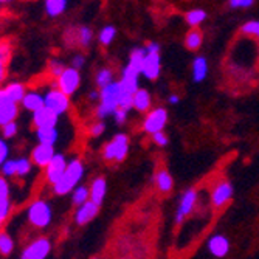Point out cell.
Masks as SVG:
<instances>
[{
  "mask_svg": "<svg viewBox=\"0 0 259 259\" xmlns=\"http://www.w3.org/2000/svg\"><path fill=\"white\" fill-rule=\"evenodd\" d=\"M33 161L28 158H17V166H16V176L17 177H27L31 172Z\"/></svg>",
  "mask_w": 259,
  "mask_h": 259,
  "instance_id": "cell-32",
  "label": "cell"
},
{
  "mask_svg": "<svg viewBox=\"0 0 259 259\" xmlns=\"http://www.w3.org/2000/svg\"><path fill=\"white\" fill-rule=\"evenodd\" d=\"M185 45H186L190 50H197L199 47L202 45V33H200L199 30H193L190 34L186 36Z\"/></svg>",
  "mask_w": 259,
  "mask_h": 259,
  "instance_id": "cell-31",
  "label": "cell"
},
{
  "mask_svg": "<svg viewBox=\"0 0 259 259\" xmlns=\"http://www.w3.org/2000/svg\"><path fill=\"white\" fill-rule=\"evenodd\" d=\"M169 103H171V104H177V103H179V97H177V95H171V97H169Z\"/></svg>",
  "mask_w": 259,
  "mask_h": 259,
  "instance_id": "cell-52",
  "label": "cell"
},
{
  "mask_svg": "<svg viewBox=\"0 0 259 259\" xmlns=\"http://www.w3.org/2000/svg\"><path fill=\"white\" fill-rule=\"evenodd\" d=\"M44 104L47 107H50L52 110H55L56 113L62 115L70 107V97L67 95V93H64L62 90H59L56 87V89L49 90L44 95Z\"/></svg>",
  "mask_w": 259,
  "mask_h": 259,
  "instance_id": "cell-6",
  "label": "cell"
},
{
  "mask_svg": "<svg viewBox=\"0 0 259 259\" xmlns=\"http://www.w3.org/2000/svg\"><path fill=\"white\" fill-rule=\"evenodd\" d=\"M17 131H19V126H17L16 120L14 121H10V123H7V124L2 126V134H4L5 138H13L17 134Z\"/></svg>",
  "mask_w": 259,
  "mask_h": 259,
  "instance_id": "cell-40",
  "label": "cell"
},
{
  "mask_svg": "<svg viewBox=\"0 0 259 259\" xmlns=\"http://www.w3.org/2000/svg\"><path fill=\"white\" fill-rule=\"evenodd\" d=\"M89 98L92 100V101H100V90H95V92H92L90 95H89Z\"/></svg>",
  "mask_w": 259,
  "mask_h": 259,
  "instance_id": "cell-51",
  "label": "cell"
},
{
  "mask_svg": "<svg viewBox=\"0 0 259 259\" xmlns=\"http://www.w3.org/2000/svg\"><path fill=\"white\" fill-rule=\"evenodd\" d=\"M22 107L25 110H30V112H34L40 107H44V95L37 92H27L25 95H23L22 101H20Z\"/></svg>",
  "mask_w": 259,
  "mask_h": 259,
  "instance_id": "cell-19",
  "label": "cell"
},
{
  "mask_svg": "<svg viewBox=\"0 0 259 259\" xmlns=\"http://www.w3.org/2000/svg\"><path fill=\"white\" fill-rule=\"evenodd\" d=\"M233 196V188L230 183H221L218 188H216V191L213 194V203L216 206H222L225 202H228Z\"/></svg>",
  "mask_w": 259,
  "mask_h": 259,
  "instance_id": "cell-22",
  "label": "cell"
},
{
  "mask_svg": "<svg viewBox=\"0 0 259 259\" xmlns=\"http://www.w3.org/2000/svg\"><path fill=\"white\" fill-rule=\"evenodd\" d=\"M155 182H157V186L161 193H168L171 191L172 188V177L169 176L168 171H158L157 172V177H155Z\"/></svg>",
  "mask_w": 259,
  "mask_h": 259,
  "instance_id": "cell-26",
  "label": "cell"
},
{
  "mask_svg": "<svg viewBox=\"0 0 259 259\" xmlns=\"http://www.w3.org/2000/svg\"><path fill=\"white\" fill-rule=\"evenodd\" d=\"M97 85L100 87V89H103V87H106L107 84H110L112 81H113V72L110 68H101L100 72L97 73Z\"/></svg>",
  "mask_w": 259,
  "mask_h": 259,
  "instance_id": "cell-34",
  "label": "cell"
},
{
  "mask_svg": "<svg viewBox=\"0 0 259 259\" xmlns=\"http://www.w3.org/2000/svg\"><path fill=\"white\" fill-rule=\"evenodd\" d=\"M205 11H202V10H193V11H190L186 14V22L190 23L191 27H196V25H199L200 22H203L205 20Z\"/></svg>",
  "mask_w": 259,
  "mask_h": 259,
  "instance_id": "cell-35",
  "label": "cell"
},
{
  "mask_svg": "<svg viewBox=\"0 0 259 259\" xmlns=\"http://www.w3.org/2000/svg\"><path fill=\"white\" fill-rule=\"evenodd\" d=\"M16 166H17V160L13 158H7L2 163V174L5 177H14L16 176Z\"/></svg>",
  "mask_w": 259,
  "mask_h": 259,
  "instance_id": "cell-38",
  "label": "cell"
},
{
  "mask_svg": "<svg viewBox=\"0 0 259 259\" xmlns=\"http://www.w3.org/2000/svg\"><path fill=\"white\" fill-rule=\"evenodd\" d=\"M11 53H13L11 44L8 40H0V62L8 64L11 59Z\"/></svg>",
  "mask_w": 259,
  "mask_h": 259,
  "instance_id": "cell-36",
  "label": "cell"
},
{
  "mask_svg": "<svg viewBox=\"0 0 259 259\" xmlns=\"http://www.w3.org/2000/svg\"><path fill=\"white\" fill-rule=\"evenodd\" d=\"M28 221L34 228H45L52 222V208L45 200H34L28 206Z\"/></svg>",
  "mask_w": 259,
  "mask_h": 259,
  "instance_id": "cell-4",
  "label": "cell"
},
{
  "mask_svg": "<svg viewBox=\"0 0 259 259\" xmlns=\"http://www.w3.org/2000/svg\"><path fill=\"white\" fill-rule=\"evenodd\" d=\"M67 158L62 154H55V157L50 160V163L45 166V179L49 183L55 185L61 176L64 174L65 168H67Z\"/></svg>",
  "mask_w": 259,
  "mask_h": 259,
  "instance_id": "cell-10",
  "label": "cell"
},
{
  "mask_svg": "<svg viewBox=\"0 0 259 259\" xmlns=\"http://www.w3.org/2000/svg\"><path fill=\"white\" fill-rule=\"evenodd\" d=\"M93 39V31L89 27H79L76 30H68L65 33V40L78 44L81 47H89Z\"/></svg>",
  "mask_w": 259,
  "mask_h": 259,
  "instance_id": "cell-14",
  "label": "cell"
},
{
  "mask_svg": "<svg viewBox=\"0 0 259 259\" xmlns=\"http://www.w3.org/2000/svg\"><path fill=\"white\" fill-rule=\"evenodd\" d=\"M4 90L7 92V95H8L13 101H16V103H20L22 98H23V95L27 93L25 85L20 84V82H11V84H8Z\"/></svg>",
  "mask_w": 259,
  "mask_h": 259,
  "instance_id": "cell-25",
  "label": "cell"
},
{
  "mask_svg": "<svg viewBox=\"0 0 259 259\" xmlns=\"http://www.w3.org/2000/svg\"><path fill=\"white\" fill-rule=\"evenodd\" d=\"M129 151V141L124 134L115 135V138L104 146L103 157L106 161H123Z\"/></svg>",
  "mask_w": 259,
  "mask_h": 259,
  "instance_id": "cell-3",
  "label": "cell"
},
{
  "mask_svg": "<svg viewBox=\"0 0 259 259\" xmlns=\"http://www.w3.org/2000/svg\"><path fill=\"white\" fill-rule=\"evenodd\" d=\"M208 247H209V251L213 253L214 256L222 257V256H225L228 253L230 244H228L227 238H224V236H214L213 239L209 241Z\"/></svg>",
  "mask_w": 259,
  "mask_h": 259,
  "instance_id": "cell-23",
  "label": "cell"
},
{
  "mask_svg": "<svg viewBox=\"0 0 259 259\" xmlns=\"http://www.w3.org/2000/svg\"><path fill=\"white\" fill-rule=\"evenodd\" d=\"M90 199V191L87 186H75L73 194H72V202L73 205H81L85 200Z\"/></svg>",
  "mask_w": 259,
  "mask_h": 259,
  "instance_id": "cell-30",
  "label": "cell"
},
{
  "mask_svg": "<svg viewBox=\"0 0 259 259\" xmlns=\"http://www.w3.org/2000/svg\"><path fill=\"white\" fill-rule=\"evenodd\" d=\"M11 208H13V205H11L10 199H2V200H0V227H2L4 222L8 219V216L11 213Z\"/></svg>",
  "mask_w": 259,
  "mask_h": 259,
  "instance_id": "cell-37",
  "label": "cell"
},
{
  "mask_svg": "<svg viewBox=\"0 0 259 259\" xmlns=\"http://www.w3.org/2000/svg\"><path fill=\"white\" fill-rule=\"evenodd\" d=\"M36 138H37V143H47V145L55 146L59 138V132L56 127H37Z\"/></svg>",
  "mask_w": 259,
  "mask_h": 259,
  "instance_id": "cell-20",
  "label": "cell"
},
{
  "mask_svg": "<svg viewBox=\"0 0 259 259\" xmlns=\"http://www.w3.org/2000/svg\"><path fill=\"white\" fill-rule=\"evenodd\" d=\"M84 62H85V58H84V55H75V58L72 59V67H75V68H81L82 65H84Z\"/></svg>",
  "mask_w": 259,
  "mask_h": 259,
  "instance_id": "cell-48",
  "label": "cell"
},
{
  "mask_svg": "<svg viewBox=\"0 0 259 259\" xmlns=\"http://www.w3.org/2000/svg\"><path fill=\"white\" fill-rule=\"evenodd\" d=\"M206 70H208V65H206V59L205 58H197L194 61V65H193V73H194V81L196 82H200L205 79L206 76Z\"/></svg>",
  "mask_w": 259,
  "mask_h": 259,
  "instance_id": "cell-28",
  "label": "cell"
},
{
  "mask_svg": "<svg viewBox=\"0 0 259 259\" xmlns=\"http://www.w3.org/2000/svg\"><path fill=\"white\" fill-rule=\"evenodd\" d=\"M84 176V164L79 158H73L67 163V168L61 179L53 185V193L56 196H64L75 190Z\"/></svg>",
  "mask_w": 259,
  "mask_h": 259,
  "instance_id": "cell-1",
  "label": "cell"
},
{
  "mask_svg": "<svg viewBox=\"0 0 259 259\" xmlns=\"http://www.w3.org/2000/svg\"><path fill=\"white\" fill-rule=\"evenodd\" d=\"M89 191H90V200H93L95 203H98L101 206L104 197H106V193H107V182L106 179L103 177H98L92 182L90 188H89Z\"/></svg>",
  "mask_w": 259,
  "mask_h": 259,
  "instance_id": "cell-18",
  "label": "cell"
},
{
  "mask_svg": "<svg viewBox=\"0 0 259 259\" xmlns=\"http://www.w3.org/2000/svg\"><path fill=\"white\" fill-rule=\"evenodd\" d=\"M123 97V87L120 82H110L100 92V104L97 107V116L98 118H106L112 115L113 110L120 106Z\"/></svg>",
  "mask_w": 259,
  "mask_h": 259,
  "instance_id": "cell-2",
  "label": "cell"
},
{
  "mask_svg": "<svg viewBox=\"0 0 259 259\" xmlns=\"http://www.w3.org/2000/svg\"><path fill=\"white\" fill-rule=\"evenodd\" d=\"M52 251V242L47 238H37L31 244H28L22 251L23 259H44Z\"/></svg>",
  "mask_w": 259,
  "mask_h": 259,
  "instance_id": "cell-8",
  "label": "cell"
},
{
  "mask_svg": "<svg viewBox=\"0 0 259 259\" xmlns=\"http://www.w3.org/2000/svg\"><path fill=\"white\" fill-rule=\"evenodd\" d=\"M8 154H10L8 145L5 143L4 140H0V164H2V163L8 158Z\"/></svg>",
  "mask_w": 259,
  "mask_h": 259,
  "instance_id": "cell-46",
  "label": "cell"
},
{
  "mask_svg": "<svg viewBox=\"0 0 259 259\" xmlns=\"http://www.w3.org/2000/svg\"><path fill=\"white\" fill-rule=\"evenodd\" d=\"M59 121V113L52 110L50 107H40L33 112V126L37 127H56Z\"/></svg>",
  "mask_w": 259,
  "mask_h": 259,
  "instance_id": "cell-9",
  "label": "cell"
},
{
  "mask_svg": "<svg viewBox=\"0 0 259 259\" xmlns=\"http://www.w3.org/2000/svg\"><path fill=\"white\" fill-rule=\"evenodd\" d=\"M152 135H154V141L158 146H166L168 145V137L163 134V131H158V132H155Z\"/></svg>",
  "mask_w": 259,
  "mask_h": 259,
  "instance_id": "cell-45",
  "label": "cell"
},
{
  "mask_svg": "<svg viewBox=\"0 0 259 259\" xmlns=\"http://www.w3.org/2000/svg\"><path fill=\"white\" fill-rule=\"evenodd\" d=\"M242 31L247 33V34H254V36L259 37V22L251 20V22L245 23V25L242 27Z\"/></svg>",
  "mask_w": 259,
  "mask_h": 259,
  "instance_id": "cell-41",
  "label": "cell"
},
{
  "mask_svg": "<svg viewBox=\"0 0 259 259\" xmlns=\"http://www.w3.org/2000/svg\"><path fill=\"white\" fill-rule=\"evenodd\" d=\"M141 73L148 79H155L160 75V56L158 53H146Z\"/></svg>",
  "mask_w": 259,
  "mask_h": 259,
  "instance_id": "cell-16",
  "label": "cell"
},
{
  "mask_svg": "<svg viewBox=\"0 0 259 259\" xmlns=\"http://www.w3.org/2000/svg\"><path fill=\"white\" fill-rule=\"evenodd\" d=\"M197 200V194L194 190H190L186 191L182 197V202H180V206H179V211H177V216H176V224L180 225L183 222V219L191 213V209L194 208V203Z\"/></svg>",
  "mask_w": 259,
  "mask_h": 259,
  "instance_id": "cell-15",
  "label": "cell"
},
{
  "mask_svg": "<svg viewBox=\"0 0 259 259\" xmlns=\"http://www.w3.org/2000/svg\"><path fill=\"white\" fill-rule=\"evenodd\" d=\"M10 199V185L5 177H0V200Z\"/></svg>",
  "mask_w": 259,
  "mask_h": 259,
  "instance_id": "cell-43",
  "label": "cell"
},
{
  "mask_svg": "<svg viewBox=\"0 0 259 259\" xmlns=\"http://www.w3.org/2000/svg\"><path fill=\"white\" fill-rule=\"evenodd\" d=\"M55 146L47 145V143H37L34 149L31 151V161L36 166L45 168L50 163V160L55 157Z\"/></svg>",
  "mask_w": 259,
  "mask_h": 259,
  "instance_id": "cell-12",
  "label": "cell"
},
{
  "mask_svg": "<svg viewBox=\"0 0 259 259\" xmlns=\"http://www.w3.org/2000/svg\"><path fill=\"white\" fill-rule=\"evenodd\" d=\"M8 2H11V0H0V4H8Z\"/></svg>",
  "mask_w": 259,
  "mask_h": 259,
  "instance_id": "cell-53",
  "label": "cell"
},
{
  "mask_svg": "<svg viewBox=\"0 0 259 259\" xmlns=\"http://www.w3.org/2000/svg\"><path fill=\"white\" fill-rule=\"evenodd\" d=\"M65 67H64V62L62 61H58V59H53V61H50V64H49V72H50V75L53 76V78H58L61 73H62V70H64Z\"/></svg>",
  "mask_w": 259,
  "mask_h": 259,
  "instance_id": "cell-39",
  "label": "cell"
},
{
  "mask_svg": "<svg viewBox=\"0 0 259 259\" xmlns=\"http://www.w3.org/2000/svg\"><path fill=\"white\" fill-rule=\"evenodd\" d=\"M254 0H230V5L234 8H248Z\"/></svg>",
  "mask_w": 259,
  "mask_h": 259,
  "instance_id": "cell-47",
  "label": "cell"
},
{
  "mask_svg": "<svg viewBox=\"0 0 259 259\" xmlns=\"http://www.w3.org/2000/svg\"><path fill=\"white\" fill-rule=\"evenodd\" d=\"M67 10V0H45V11L50 17H58Z\"/></svg>",
  "mask_w": 259,
  "mask_h": 259,
  "instance_id": "cell-24",
  "label": "cell"
},
{
  "mask_svg": "<svg viewBox=\"0 0 259 259\" xmlns=\"http://www.w3.org/2000/svg\"><path fill=\"white\" fill-rule=\"evenodd\" d=\"M113 118H115V121H116V124H123L124 121H126V118H127V110H124V109H121V107H116L115 110H113Z\"/></svg>",
  "mask_w": 259,
  "mask_h": 259,
  "instance_id": "cell-42",
  "label": "cell"
},
{
  "mask_svg": "<svg viewBox=\"0 0 259 259\" xmlns=\"http://www.w3.org/2000/svg\"><path fill=\"white\" fill-rule=\"evenodd\" d=\"M0 166H2V164H0Z\"/></svg>",
  "mask_w": 259,
  "mask_h": 259,
  "instance_id": "cell-54",
  "label": "cell"
},
{
  "mask_svg": "<svg viewBox=\"0 0 259 259\" xmlns=\"http://www.w3.org/2000/svg\"><path fill=\"white\" fill-rule=\"evenodd\" d=\"M146 53H158L160 52V45L157 44V42H149L148 45H146Z\"/></svg>",
  "mask_w": 259,
  "mask_h": 259,
  "instance_id": "cell-49",
  "label": "cell"
},
{
  "mask_svg": "<svg viewBox=\"0 0 259 259\" xmlns=\"http://www.w3.org/2000/svg\"><path fill=\"white\" fill-rule=\"evenodd\" d=\"M19 115V103L13 101L4 89H0V127L14 121Z\"/></svg>",
  "mask_w": 259,
  "mask_h": 259,
  "instance_id": "cell-7",
  "label": "cell"
},
{
  "mask_svg": "<svg viewBox=\"0 0 259 259\" xmlns=\"http://www.w3.org/2000/svg\"><path fill=\"white\" fill-rule=\"evenodd\" d=\"M115 36H116V30H115V27L107 25V27H104V28L101 30V33H100L98 39H100V44H101V45L107 47V45H110V44L113 42Z\"/></svg>",
  "mask_w": 259,
  "mask_h": 259,
  "instance_id": "cell-33",
  "label": "cell"
},
{
  "mask_svg": "<svg viewBox=\"0 0 259 259\" xmlns=\"http://www.w3.org/2000/svg\"><path fill=\"white\" fill-rule=\"evenodd\" d=\"M145 56H146V50L143 49H135L132 53H131V58H129V67H132L134 70H137L138 73H141V67H143V62H145Z\"/></svg>",
  "mask_w": 259,
  "mask_h": 259,
  "instance_id": "cell-27",
  "label": "cell"
},
{
  "mask_svg": "<svg viewBox=\"0 0 259 259\" xmlns=\"http://www.w3.org/2000/svg\"><path fill=\"white\" fill-rule=\"evenodd\" d=\"M138 76H140V73L137 72V70H134L132 67L127 65L123 70V78L120 81L123 90L127 92V93H132V95H134V93L138 90Z\"/></svg>",
  "mask_w": 259,
  "mask_h": 259,
  "instance_id": "cell-17",
  "label": "cell"
},
{
  "mask_svg": "<svg viewBox=\"0 0 259 259\" xmlns=\"http://www.w3.org/2000/svg\"><path fill=\"white\" fill-rule=\"evenodd\" d=\"M14 250V241L11 239L10 234L0 231V254L8 256Z\"/></svg>",
  "mask_w": 259,
  "mask_h": 259,
  "instance_id": "cell-29",
  "label": "cell"
},
{
  "mask_svg": "<svg viewBox=\"0 0 259 259\" xmlns=\"http://www.w3.org/2000/svg\"><path fill=\"white\" fill-rule=\"evenodd\" d=\"M81 84V75H79V70L75 67H68L64 68L62 73L56 78V87L59 90H62L67 95H73V93L79 89Z\"/></svg>",
  "mask_w": 259,
  "mask_h": 259,
  "instance_id": "cell-5",
  "label": "cell"
},
{
  "mask_svg": "<svg viewBox=\"0 0 259 259\" xmlns=\"http://www.w3.org/2000/svg\"><path fill=\"white\" fill-rule=\"evenodd\" d=\"M5 78H7V64L5 62H0V85L4 84Z\"/></svg>",
  "mask_w": 259,
  "mask_h": 259,
  "instance_id": "cell-50",
  "label": "cell"
},
{
  "mask_svg": "<svg viewBox=\"0 0 259 259\" xmlns=\"http://www.w3.org/2000/svg\"><path fill=\"white\" fill-rule=\"evenodd\" d=\"M166 121H168V113H166V110L158 107V109L152 110L146 116L143 127H145V131L148 134H155L158 131H163V127H164V124H166Z\"/></svg>",
  "mask_w": 259,
  "mask_h": 259,
  "instance_id": "cell-11",
  "label": "cell"
},
{
  "mask_svg": "<svg viewBox=\"0 0 259 259\" xmlns=\"http://www.w3.org/2000/svg\"><path fill=\"white\" fill-rule=\"evenodd\" d=\"M132 101H134V109H137L138 112H146L151 106V95L148 90H143V89H138L134 97H132Z\"/></svg>",
  "mask_w": 259,
  "mask_h": 259,
  "instance_id": "cell-21",
  "label": "cell"
},
{
  "mask_svg": "<svg viewBox=\"0 0 259 259\" xmlns=\"http://www.w3.org/2000/svg\"><path fill=\"white\" fill-rule=\"evenodd\" d=\"M98 209H100V205L95 203L93 200H85L84 203L78 205V209L75 213V222L78 225H85L89 224L93 218L98 214Z\"/></svg>",
  "mask_w": 259,
  "mask_h": 259,
  "instance_id": "cell-13",
  "label": "cell"
},
{
  "mask_svg": "<svg viewBox=\"0 0 259 259\" xmlns=\"http://www.w3.org/2000/svg\"><path fill=\"white\" fill-rule=\"evenodd\" d=\"M89 131H90V135H92V137H100V135L106 131V124H104L103 121H98V123H95V124H92Z\"/></svg>",
  "mask_w": 259,
  "mask_h": 259,
  "instance_id": "cell-44",
  "label": "cell"
}]
</instances>
